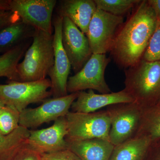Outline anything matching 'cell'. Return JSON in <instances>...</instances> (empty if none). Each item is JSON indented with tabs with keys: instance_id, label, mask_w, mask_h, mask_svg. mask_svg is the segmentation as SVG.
<instances>
[{
	"instance_id": "cell-11",
	"label": "cell",
	"mask_w": 160,
	"mask_h": 160,
	"mask_svg": "<svg viewBox=\"0 0 160 160\" xmlns=\"http://www.w3.org/2000/svg\"><path fill=\"white\" fill-rule=\"evenodd\" d=\"M62 17L59 15L52 21L54 28V64L48 76L51 81L50 91L53 98L61 97L68 94L67 82L71 66L62 43Z\"/></svg>"
},
{
	"instance_id": "cell-18",
	"label": "cell",
	"mask_w": 160,
	"mask_h": 160,
	"mask_svg": "<svg viewBox=\"0 0 160 160\" xmlns=\"http://www.w3.org/2000/svg\"><path fill=\"white\" fill-rule=\"evenodd\" d=\"M36 29L23 22L13 23L0 30V52L4 53L34 35Z\"/></svg>"
},
{
	"instance_id": "cell-12",
	"label": "cell",
	"mask_w": 160,
	"mask_h": 160,
	"mask_svg": "<svg viewBox=\"0 0 160 160\" xmlns=\"http://www.w3.org/2000/svg\"><path fill=\"white\" fill-rule=\"evenodd\" d=\"M67 133L66 118L62 117L48 128L30 130L26 146L39 155L66 150L69 149Z\"/></svg>"
},
{
	"instance_id": "cell-33",
	"label": "cell",
	"mask_w": 160,
	"mask_h": 160,
	"mask_svg": "<svg viewBox=\"0 0 160 160\" xmlns=\"http://www.w3.org/2000/svg\"><path fill=\"white\" fill-rule=\"evenodd\" d=\"M1 53H1V52H0V55H1Z\"/></svg>"
},
{
	"instance_id": "cell-15",
	"label": "cell",
	"mask_w": 160,
	"mask_h": 160,
	"mask_svg": "<svg viewBox=\"0 0 160 160\" xmlns=\"http://www.w3.org/2000/svg\"><path fill=\"white\" fill-rule=\"evenodd\" d=\"M97 9L94 0H62L59 3L58 15L69 18L86 35Z\"/></svg>"
},
{
	"instance_id": "cell-21",
	"label": "cell",
	"mask_w": 160,
	"mask_h": 160,
	"mask_svg": "<svg viewBox=\"0 0 160 160\" xmlns=\"http://www.w3.org/2000/svg\"><path fill=\"white\" fill-rule=\"evenodd\" d=\"M136 136L148 137L152 142L160 140V107L155 106L144 109Z\"/></svg>"
},
{
	"instance_id": "cell-5",
	"label": "cell",
	"mask_w": 160,
	"mask_h": 160,
	"mask_svg": "<svg viewBox=\"0 0 160 160\" xmlns=\"http://www.w3.org/2000/svg\"><path fill=\"white\" fill-rule=\"evenodd\" d=\"M51 82L46 78L35 82L10 81L0 84V99L21 112L31 104L43 102L52 95Z\"/></svg>"
},
{
	"instance_id": "cell-26",
	"label": "cell",
	"mask_w": 160,
	"mask_h": 160,
	"mask_svg": "<svg viewBox=\"0 0 160 160\" xmlns=\"http://www.w3.org/2000/svg\"><path fill=\"white\" fill-rule=\"evenodd\" d=\"M19 17L11 11L0 12V30L13 23L20 22Z\"/></svg>"
},
{
	"instance_id": "cell-23",
	"label": "cell",
	"mask_w": 160,
	"mask_h": 160,
	"mask_svg": "<svg viewBox=\"0 0 160 160\" xmlns=\"http://www.w3.org/2000/svg\"><path fill=\"white\" fill-rule=\"evenodd\" d=\"M20 112L11 106L5 105L0 114V133L7 135L19 126Z\"/></svg>"
},
{
	"instance_id": "cell-34",
	"label": "cell",
	"mask_w": 160,
	"mask_h": 160,
	"mask_svg": "<svg viewBox=\"0 0 160 160\" xmlns=\"http://www.w3.org/2000/svg\"><path fill=\"white\" fill-rule=\"evenodd\" d=\"M39 160H41V158H40Z\"/></svg>"
},
{
	"instance_id": "cell-19",
	"label": "cell",
	"mask_w": 160,
	"mask_h": 160,
	"mask_svg": "<svg viewBox=\"0 0 160 160\" xmlns=\"http://www.w3.org/2000/svg\"><path fill=\"white\" fill-rule=\"evenodd\" d=\"M29 129L20 126L10 134L0 133V160H13L27 144Z\"/></svg>"
},
{
	"instance_id": "cell-3",
	"label": "cell",
	"mask_w": 160,
	"mask_h": 160,
	"mask_svg": "<svg viewBox=\"0 0 160 160\" xmlns=\"http://www.w3.org/2000/svg\"><path fill=\"white\" fill-rule=\"evenodd\" d=\"M24 59L18 65L20 82L45 79L54 64L53 34L36 30Z\"/></svg>"
},
{
	"instance_id": "cell-6",
	"label": "cell",
	"mask_w": 160,
	"mask_h": 160,
	"mask_svg": "<svg viewBox=\"0 0 160 160\" xmlns=\"http://www.w3.org/2000/svg\"><path fill=\"white\" fill-rule=\"evenodd\" d=\"M144 109L134 102L107 107L111 118L109 141L112 145L117 146L135 136Z\"/></svg>"
},
{
	"instance_id": "cell-30",
	"label": "cell",
	"mask_w": 160,
	"mask_h": 160,
	"mask_svg": "<svg viewBox=\"0 0 160 160\" xmlns=\"http://www.w3.org/2000/svg\"><path fill=\"white\" fill-rule=\"evenodd\" d=\"M5 103L3 102V101L0 99V114H1V112L2 109L3 107L5 106Z\"/></svg>"
},
{
	"instance_id": "cell-17",
	"label": "cell",
	"mask_w": 160,
	"mask_h": 160,
	"mask_svg": "<svg viewBox=\"0 0 160 160\" xmlns=\"http://www.w3.org/2000/svg\"><path fill=\"white\" fill-rule=\"evenodd\" d=\"M151 143L148 137H134L114 146L109 160H144Z\"/></svg>"
},
{
	"instance_id": "cell-24",
	"label": "cell",
	"mask_w": 160,
	"mask_h": 160,
	"mask_svg": "<svg viewBox=\"0 0 160 160\" xmlns=\"http://www.w3.org/2000/svg\"><path fill=\"white\" fill-rule=\"evenodd\" d=\"M142 59L147 62L160 61V20H158Z\"/></svg>"
},
{
	"instance_id": "cell-28",
	"label": "cell",
	"mask_w": 160,
	"mask_h": 160,
	"mask_svg": "<svg viewBox=\"0 0 160 160\" xmlns=\"http://www.w3.org/2000/svg\"><path fill=\"white\" fill-rule=\"evenodd\" d=\"M147 1L153 9L157 20H160V0H149Z\"/></svg>"
},
{
	"instance_id": "cell-27",
	"label": "cell",
	"mask_w": 160,
	"mask_h": 160,
	"mask_svg": "<svg viewBox=\"0 0 160 160\" xmlns=\"http://www.w3.org/2000/svg\"><path fill=\"white\" fill-rule=\"evenodd\" d=\"M40 158L39 155L29 149L26 145L13 160H39Z\"/></svg>"
},
{
	"instance_id": "cell-14",
	"label": "cell",
	"mask_w": 160,
	"mask_h": 160,
	"mask_svg": "<svg viewBox=\"0 0 160 160\" xmlns=\"http://www.w3.org/2000/svg\"><path fill=\"white\" fill-rule=\"evenodd\" d=\"M134 100L125 89L107 94H96L94 91L78 92V97L72 105V112L91 113L111 105L133 102Z\"/></svg>"
},
{
	"instance_id": "cell-10",
	"label": "cell",
	"mask_w": 160,
	"mask_h": 160,
	"mask_svg": "<svg viewBox=\"0 0 160 160\" xmlns=\"http://www.w3.org/2000/svg\"><path fill=\"white\" fill-rule=\"evenodd\" d=\"M56 0H10V11L36 30L52 34V13Z\"/></svg>"
},
{
	"instance_id": "cell-31",
	"label": "cell",
	"mask_w": 160,
	"mask_h": 160,
	"mask_svg": "<svg viewBox=\"0 0 160 160\" xmlns=\"http://www.w3.org/2000/svg\"><path fill=\"white\" fill-rule=\"evenodd\" d=\"M157 106H158V107H160V101H159V102L158 103V105H157Z\"/></svg>"
},
{
	"instance_id": "cell-22",
	"label": "cell",
	"mask_w": 160,
	"mask_h": 160,
	"mask_svg": "<svg viewBox=\"0 0 160 160\" xmlns=\"http://www.w3.org/2000/svg\"><path fill=\"white\" fill-rule=\"evenodd\" d=\"M97 7L110 14L122 17L130 13L139 0H94Z\"/></svg>"
},
{
	"instance_id": "cell-1",
	"label": "cell",
	"mask_w": 160,
	"mask_h": 160,
	"mask_svg": "<svg viewBox=\"0 0 160 160\" xmlns=\"http://www.w3.org/2000/svg\"><path fill=\"white\" fill-rule=\"evenodd\" d=\"M158 20L147 1H141L118 29L110 52L115 62L126 69L143 55Z\"/></svg>"
},
{
	"instance_id": "cell-13",
	"label": "cell",
	"mask_w": 160,
	"mask_h": 160,
	"mask_svg": "<svg viewBox=\"0 0 160 160\" xmlns=\"http://www.w3.org/2000/svg\"><path fill=\"white\" fill-rule=\"evenodd\" d=\"M62 43L75 73L79 71L92 55L86 35L69 18L63 17Z\"/></svg>"
},
{
	"instance_id": "cell-25",
	"label": "cell",
	"mask_w": 160,
	"mask_h": 160,
	"mask_svg": "<svg viewBox=\"0 0 160 160\" xmlns=\"http://www.w3.org/2000/svg\"><path fill=\"white\" fill-rule=\"evenodd\" d=\"M40 156L41 160H81L69 149Z\"/></svg>"
},
{
	"instance_id": "cell-32",
	"label": "cell",
	"mask_w": 160,
	"mask_h": 160,
	"mask_svg": "<svg viewBox=\"0 0 160 160\" xmlns=\"http://www.w3.org/2000/svg\"><path fill=\"white\" fill-rule=\"evenodd\" d=\"M159 160H160V156L159 159Z\"/></svg>"
},
{
	"instance_id": "cell-2",
	"label": "cell",
	"mask_w": 160,
	"mask_h": 160,
	"mask_svg": "<svg viewBox=\"0 0 160 160\" xmlns=\"http://www.w3.org/2000/svg\"><path fill=\"white\" fill-rule=\"evenodd\" d=\"M124 89L144 109L156 106L160 101V61L147 62L142 59L125 69Z\"/></svg>"
},
{
	"instance_id": "cell-20",
	"label": "cell",
	"mask_w": 160,
	"mask_h": 160,
	"mask_svg": "<svg viewBox=\"0 0 160 160\" xmlns=\"http://www.w3.org/2000/svg\"><path fill=\"white\" fill-rule=\"evenodd\" d=\"M29 40L0 55V78H7L10 81L20 82L17 67L30 46Z\"/></svg>"
},
{
	"instance_id": "cell-29",
	"label": "cell",
	"mask_w": 160,
	"mask_h": 160,
	"mask_svg": "<svg viewBox=\"0 0 160 160\" xmlns=\"http://www.w3.org/2000/svg\"><path fill=\"white\" fill-rule=\"evenodd\" d=\"M10 0H0V12L10 11Z\"/></svg>"
},
{
	"instance_id": "cell-7",
	"label": "cell",
	"mask_w": 160,
	"mask_h": 160,
	"mask_svg": "<svg viewBox=\"0 0 160 160\" xmlns=\"http://www.w3.org/2000/svg\"><path fill=\"white\" fill-rule=\"evenodd\" d=\"M110 61L106 54H92L82 68L68 79V93L87 89L96 90L102 94L111 93L105 78V71Z\"/></svg>"
},
{
	"instance_id": "cell-9",
	"label": "cell",
	"mask_w": 160,
	"mask_h": 160,
	"mask_svg": "<svg viewBox=\"0 0 160 160\" xmlns=\"http://www.w3.org/2000/svg\"><path fill=\"white\" fill-rule=\"evenodd\" d=\"M78 96V92H75L52 98L45 100L36 108H26L20 112L19 126L28 129L36 128L44 123L66 117Z\"/></svg>"
},
{
	"instance_id": "cell-16",
	"label": "cell",
	"mask_w": 160,
	"mask_h": 160,
	"mask_svg": "<svg viewBox=\"0 0 160 160\" xmlns=\"http://www.w3.org/2000/svg\"><path fill=\"white\" fill-rule=\"evenodd\" d=\"M67 142L69 150L81 160H109L114 147L109 140L102 138Z\"/></svg>"
},
{
	"instance_id": "cell-8",
	"label": "cell",
	"mask_w": 160,
	"mask_h": 160,
	"mask_svg": "<svg viewBox=\"0 0 160 160\" xmlns=\"http://www.w3.org/2000/svg\"><path fill=\"white\" fill-rule=\"evenodd\" d=\"M124 22L122 17L110 14L97 8L86 34L92 54H106L110 51L116 33Z\"/></svg>"
},
{
	"instance_id": "cell-4",
	"label": "cell",
	"mask_w": 160,
	"mask_h": 160,
	"mask_svg": "<svg viewBox=\"0 0 160 160\" xmlns=\"http://www.w3.org/2000/svg\"><path fill=\"white\" fill-rule=\"evenodd\" d=\"M66 118L67 142L93 138L109 140L111 118L106 109L91 113L69 111Z\"/></svg>"
}]
</instances>
